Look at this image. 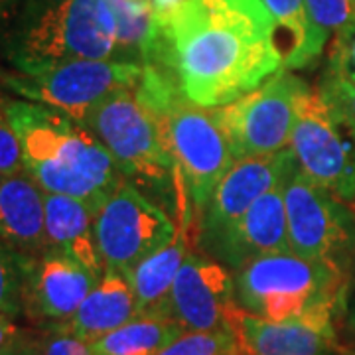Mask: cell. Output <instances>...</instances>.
Masks as SVG:
<instances>
[{"label":"cell","instance_id":"8","mask_svg":"<svg viewBox=\"0 0 355 355\" xmlns=\"http://www.w3.org/2000/svg\"><path fill=\"white\" fill-rule=\"evenodd\" d=\"M298 168L342 202L355 198V121L320 89H306L296 105L291 146Z\"/></svg>","mask_w":355,"mask_h":355},{"label":"cell","instance_id":"13","mask_svg":"<svg viewBox=\"0 0 355 355\" xmlns=\"http://www.w3.org/2000/svg\"><path fill=\"white\" fill-rule=\"evenodd\" d=\"M202 249L211 254V259L227 266L231 272L259 257L288 251L284 178L265 191L241 219H237L211 241L203 243Z\"/></svg>","mask_w":355,"mask_h":355},{"label":"cell","instance_id":"20","mask_svg":"<svg viewBox=\"0 0 355 355\" xmlns=\"http://www.w3.org/2000/svg\"><path fill=\"white\" fill-rule=\"evenodd\" d=\"M188 227L190 221H180L176 233L164 247L142 259L127 275L132 286L139 316H168L170 291L184 265L188 249Z\"/></svg>","mask_w":355,"mask_h":355},{"label":"cell","instance_id":"3","mask_svg":"<svg viewBox=\"0 0 355 355\" xmlns=\"http://www.w3.org/2000/svg\"><path fill=\"white\" fill-rule=\"evenodd\" d=\"M0 53L10 69L114 60L116 22L107 0H24L4 26Z\"/></svg>","mask_w":355,"mask_h":355},{"label":"cell","instance_id":"12","mask_svg":"<svg viewBox=\"0 0 355 355\" xmlns=\"http://www.w3.org/2000/svg\"><path fill=\"white\" fill-rule=\"evenodd\" d=\"M233 308V272L216 259L190 251L172 284L168 316L186 331H209L229 328Z\"/></svg>","mask_w":355,"mask_h":355},{"label":"cell","instance_id":"24","mask_svg":"<svg viewBox=\"0 0 355 355\" xmlns=\"http://www.w3.org/2000/svg\"><path fill=\"white\" fill-rule=\"evenodd\" d=\"M241 352L239 340L231 328L209 331H186L156 355H227Z\"/></svg>","mask_w":355,"mask_h":355},{"label":"cell","instance_id":"34","mask_svg":"<svg viewBox=\"0 0 355 355\" xmlns=\"http://www.w3.org/2000/svg\"><path fill=\"white\" fill-rule=\"evenodd\" d=\"M342 355H355V349H343Z\"/></svg>","mask_w":355,"mask_h":355},{"label":"cell","instance_id":"36","mask_svg":"<svg viewBox=\"0 0 355 355\" xmlns=\"http://www.w3.org/2000/svg\"><path fill=\"white\" fill-rule=\"evenodd\" d=\"M352 205H354V207H355V198H354V202H352Z\"/></svg>","mask_w":355,"mask_h":355},{"label":"cell","instance_id":"19","mask_svg":"<svg viewBox=\"0 0 355 355\" xmlns=\"http://www.w3.org/2000/svg\"><path fill=\"white\" fill-rule=\"evenodd\" d=\"M44 207L48 249L103 275L105 263L95 237V211L85 202L64 193H44Z\"/></svg>","mask_w":355,"mask_h":355},{"label":"cell","instance_id":"23","mask_svg":"<svg viewBox=\"0 0 355 355\" xmlns=\"http://www.w3.org/2000/svg\"><path fill=\"white\" fill-rule=\"evenodd\" d=\"M30 254L16 251L0 237V314H24V284Z\"/></svg>","mask_w":355,"mask_h":355},{"label":"cell","instance_id":"18","mask_svg":"<svg viewBox=\"0 0 355 355\" xmlns=\"http://www.w3.org/2000/svg\"><path fill=\"white\" fill-rule=\"evenodd\" d=\"M137 316V298L128 279L119 270L105 268L101 280L89 292L76 314L53 326L51 331H64L91 343L125 326Z\"/></svg>","mask_w":355,"mask_h":355},{"label":"cell","instance_id":"11","mask_svg":"<svg viewBox=\"0 0 355 355\" xmlns=\"http://www.w3.org/2000/svg\"><path fill=\"white\" fill-rule=\"evenodd\" d=\"M174 233L172 219L128 182L95 214V237L105 268L125 277L142 259L164 247Z\"/></svg>","mask_w":355,"mask_h":355},{"label":"cell","instance_id":"31","mask_svg":"<svg viewBox=\"0 0 355 355\" xmlns=\"http://www.w3.org/2000/svg\"><path fill=\"white\" fill-rule=\"evenodd\" d=\"M182 2H184V0H148L150 10H153L154 22H156V20H162L164 16L174 12Z\"/></svg>","mask_w":355,"mask_h":355},{"label":"cell","instance_id":"37","mask_svg":"<svg viewBox=\"0 0 355 355\" xmlns=\"http://www.w3.org/2000/svg\"><path fill=\"white\" fill-rule=\"evenodd\" d=\"M354 2H355V0H354Z\"/></svg>","mask_w":355,"mask_h":355},{"label":"cell","instance_id":"16","mask_svg":"<svg viewBox=\"0 0 355 355\" xmlns=\"http://www.w3.org/2000/svg\"><path fill=\"white\" fill-rule=\"evenodd\" d=\"M229 328L249 355H326L336 345L334 314L272 322L233 308Z\"/></svg>","mask_w":355,"mask_h":355},{"label":"cell","instance_id":"30","mask_svg":"<svg viewBox=\"0 0 355 355\" xmlns=\"http://www.w3.org/2000/svg\"><path fill=\"white\" fill-rule=\"evenodd\" d=\"M20 340H22V334L16 328L12 318L0 314V355L6 349H10L14 343H18Z\"/></svg>","mask_w":355,"mask_h":355},{"label":"cell","instance_id":"1","mask_svg":"<svg viewBox=\"0 0 355 355\" xmlns=\"http://www.w3.org/2000/svg\"><path fill=\"white\" fill-rule=\"evenodd\" d=\"M202 107H223L282 69L275 24L261 0H184L154 22L146 64Z\"/></svg>","mask_w":355,"mask_h":355},{"label":"cell","instance_id":"14","mask_svg":"<svg viewBox=\"0 0 355 355\" xmlns=\"http://www.w3.org/2000/svg\"><path fill=\"white\" fill-rule=\"evenodd\" d=\"M103 275L64 253L48 249L30 257L24 284V314L51 328L73 316Z\"/></svg>","mask_w":355,"mask_h":355},{"label":"cell","instance_id":"4","mask_svg":"<svg viewBox=\"0 0 355 355\" xmlns=\"http://www.w3.org/2000/svg\"><path fill=\"white\" fill-rule=\"evenodd\" d=\"M137 91L158 119L166 148L176 164V191L200 214L233 166V154L216 109L190 101L162 71L144 65Z\"/></svg>","mask_w":355,"mask_h":355},{"label":"cell","instance_id":"26","mask_svg":"<svg viewBox=\"0 0 355 355\" xmlns=\"http://www.w3.org/2000/svg\"><path fill=\"white\" fill-rule=\"evenodd\" d=\"M355 83V22L334 36L330 64L322 85H354Z\"/></svg>","mask_w":355,"mask_h":355},{"label":"cell","instance_id":"33","mask_svg":"<svg viewBox=\"0 0 355 355\" xmlns=\"http://www.w3.org/2000/svg\"><path fill=\"white\" fill-rule=\"evenodd\" d=\"M347 326L355 331V296L354 300L347 304Z\"/></svg>","mask_w":355,"mask_h":355},{"label":"cell","instance_id":"22","mask_svg":"<svg viewBox=\"0 0 355 355\" xmlns=\"http://www.w3.org/2000/svg\"><path fill=\"white\" fill-rule=\"evenodd\" d=\"M186 334L176 320L137 316L128 324L89 343L93 355H156Z\"/></svg>","mask_w":355,"mask_h":355},{"label":"cell","instance_id":"32","mask_svg":"<svg viewBox=\"0 0 355 355\" xmlns=\"http://www.w3.org/2000/svg\"><path fill=\"white\" fill-rule=\"evenodd\" d=\"M2 355H44V343L20 340V342L14 343L12 347L6 349Z\"/></svg>","mask_w":355,"mask_h":355},{"label":"cell","instance_id":"17","mask_svg":"<svg viewBox=\"0 0 355 355\" xmlns=\"http://www.w3.org/2000/svg\"><path fill=\"white\" fill-rule=\"evenodd\" d=\"M44 193L24 170L0 176V237L30 257L48 251Z\"/></svg>","mask_w":355,"mask_h":355},{"label":"cell","instance_id":"7","mask_svg":"<svg viewBox=\"0 0 355 355\" xmlns=\"http://www.w3.org/2000/svg\"><path fill=\"white\" fill-rule=\"evenodd\" d=\"M144 65L119 60H67L26 69H0V85L26 101L51 107L76 123L107 95L137 87Z\"/></svg>","mask_w":355,"mask_h":355},{"label":"cell","instance_id":"35","mask_svg":"<svg viewBox=\"0 0 355 355\" xmlns=\"http://www.w3.org/2000/svg\"><path fill=\"white\" fill-rule=\"evenodd\" d=\"M227 355H249V354H245V352H235V354H227Z\"/></svg>","mask_w":355,"mask_h":355},{"label":"cell","instance_id":"5","mask_svg":"<svg viewBox=\"0 0 355 355\" xmlns=\"http://www.w3.org/2000/svg\"><path fill=\"white\" fill-rule=\"evenodd\" d=\"M233 279L243 312L272 322L336 314L345 294L340 265L291 251L259 257L235 270Z\"/></svg>","mask_w":355,"mask_h":355},{"label":"cell","instance_id":"25","mask_svg":"<svg viewBox=\"0 0 355 355\" xmlns=\"http://www.w3.org/2000/svg\"><path fill=\"white\" fill-rule=\"evenodd\" d=\"M306 8L316 36L324 44L331 34L336 36L355 22L354 0H306Z\"/></svg>","mask_w":355,"mask_h":355},{"label":"cell","instance_id":"6","mask_svg":"<svg viewBox=\"0 0 355 355\" xmlns=\"http://www.w3.org/2000/svg\"><path fill=\"white\" fill-rule=\"evenodd\" d=\"M111 153L127 180L174 186L176 164L166 148L158 119L137 87L119 89L97 103L81 123Z\"/></svg>","mask_w":355,"mask_h":355},{"label":"cell","instance_id":"28","mask_svg":"<svg viewBox=\"0 0 355 355\" xmlns=\"http://www.w3.org/2000/svg\"><path fill=\"white\" fill-rule=\"evenodd\" d=\"M44 355H93L89 343L64 331H51L44 342Z\"/></svg>","mask_w":355,"mask_h":355},{"label":"cell","instance_id":"9","mask_svg":"<svg viewBox=\"0 0 355 355\" xmlns=\"http://www.w3.org/2000/svg\"><path fill=\"white\" fill-rule=\"evenodd\" d=\"M308 85L280 69L237 101L216 107L233 160L272 156L291 146L296 105Z\"/></svg>","mask_w":355,"mask_h":355},{"label":"cell","instance_id":"21","mask_svg":"<svg viewBox=\"0 0 355 355\" xmlns=\"http://www.w3.org/2000/svg\"><path fill=\"white\" fill-rule=\"evenodd\" d=\"M275 24V36L282 58V69H300L322 55L326 44L318 38L306 0H261Z\"/></svg>","mask_w":355,"mask_h":355},{"label":"cell","instance_id":"10","mask_svg":"<svg viewBox=\"0 0 355 355\" xmlns=\"http://www.w3.org/2000/svg\"><path fill=\"white\" fill-rule=\"evenodd\" d=\"M284 205L291 253L338 265V259L355 245V219L349 207L306 176L294 154L284 174Z\"/></svg>","mask_w":355,"mask_h":355},{"label":"cell","instance_id":"2","mask_svg":"<svg viewBox=\"0 0 355 355\" xmlns=\"http://www.w3.org/2000/svg\"><path fill=\"white\" fill-rule=\"evenodd\" d=\"M2 107L20 140L24 172L46 193L71 196L97 214L127 182L101 140L73 119L26 99L2 97Z\"/></svg>","mask_w":355,"mask_h":355},{"label":"cell","instance_id":"15","mask_svg":"<svg viewBox=\"0 0 355 355\" xmlns=\"http://www.w3.org/2000/svg\"><path fill=\"white\" fill-rule=\"evenodd\" d=\"M292 150L286 148L272 156L235 160L227 174L217 184L211 200L200 216V245L211 241L229 225L245 216L265 191L277 186L286 174Z\"/></svg>","mask_w":355,"mask_h":355},{"label":"cell","instance_id":"27","mask_svg":"<svg viewBox=\"0 0 355 355\" xmlns=\"http://www.w3.org/2000/svg\"><path fill=\"white\" fill-rule=\"evenodd\" d=\"M22 146L18 135L14 132L12 125L2 107V95H0V176H10L16 172H22Z\"/></svg>","mask_w":355,"mask_h":355},{"label":"cell","instance_id":"29","mask_svg":"<svg viewBox=\"0 0 355 355\" xmlns=\"http://www.w3.org/2000/svg\"><path fill=\"white\" fill-rule=\"evenodd\" d=\"M320 93L355 121V83L354 85H322Z\"/></svg>","mask_w":355,"mask_h":355}]
</instances>
